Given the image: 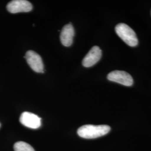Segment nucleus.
Here are the masks:
<instances>
[{"mask_svg":"<svg viewBox=\"0 0 151 151\" xmlns=\"http://www.w3.org/2000/svg\"><path fill=\"white\" fill-rule=\"evenodd\" d=\"M117 35L125 43L130 47H136L138 44V40L134 31L128 25L120 23L115 27Z\"/></svg>","mask_w":151,"mask_h":151,"instance_id":"2","label":"nucleus"},{"mask_svg":"<svg viewBox=\"0 0 151 151\" xmlns=\"http://www.w3.org/2000/svg\"><path fill=\"white\" fill-rule=\"evenodd\" d=\"M27 64L37 73H44V65L41 57L33 50H29L25 56Z\"/></svg>","mask_w":151,"mask_h":151,"instance_id":"4","label":"nucleus"},{"mask_svg":"<svg viewBox=\"0 0 151 151\" xmlns=\"http://www.w3.org/2000/svg\"><path fill=\"white\" fill-rule=\"evenodd\" d=\"M108 79L126 86H131L133 84V79L128 73L123 70H114L109 73Z\"/></svg>","mask_w":151,"mask_h":151,"instance_id":"3","label":"nucleus"},{"mask_svg":"<svg viewBox=\"0 0 151 151\" xmlns=\"http://www.w3.org/2000/svg\"><path fill=\"white\" fill-rule=\"evenodd\" d=\"M111 128L107 125H85L77 130V134L80 137L86 139H93L107 134Z\"/></svg>","mask_w":151,"mask_h":151,"instance_id":"1","label":"nucleus"},{"mask_svg":"<svg viewBox=\"0 0 151 151\" xmlns=\"http://www.w3.org/2000/svg\"><path fill=\"white\" fill-rule=\"evenodd\" d=\"M102 51L97 46L92 48L82 60V65L85 67H90L97 63L101 59Z\"/></svg>","mask_w":151,"mask_h":151,"instance_id":"7","label":"nucleus"},{"mask_svg":"<svg viewBox=\"0 0 151 151\" xmlns=\"http://www.w3.org/2000/svg\"><path fill=\"white\" fill-rule=\"evenodd\" d=\"M14 149L15 151H35L32 146L22 141L15 143L14 146Z\"/></svg>","mask_w":151,"mask_h":151,"instance_id":"9","label":"nucleus"},{"mask_svg":"<svg viewBox=\"0 0 151 151\" xmlns=\"http://www.w3.org/2000/svg\"><path fill=\"white\" fill-rule=\"evenodd\" d=\"M20 122L31 129H37L41 126V118L30 112H24L20 117Z\"/></svg>","mask_w":151,"mask_h":151,"instance_id":"6","label":"nucleus"},{"mask_svg":"<svg viewBox=\"0 0 151 151\" xmlns=\"http://www.w3.org/2000/svg\"><path fill=\"white\" fill-rule=\"evenodd\" d=\"M0 127H1V124H0Z\"/></svg>","mask_w":151,"mask_h":151,"instance_id":"10","label":"nucleus"},{"mask_svg":"<svg viewBox=\"0 0 151 151\" xmlns=\"http://www.w3.org/2000/svg\"><path fill=\"white\" fill-rule=\"evenodd\" d=\"M32 4L26 0H14L7 5V10L12 14L27 12L32 10Z\"/></svg>","mask_w":151,"mask_h":151,"instance_id":"5","label":"nucleus"},{"mask_svg":"<svg viewBox=\"0 0 151 151\" xmlns=\"http://www.w3.org/2000/svg\"><path fill=\"white\" fill-rule=\"evenodd\" d=\"M74 36L75 30L72 25L70 23L65 25L60 32V42L65 47H70L73 43Z\"/></svg>","mask_w":151,"mask_h":151,"instance_id":"8","label":"nucleus"}]
</instances>
